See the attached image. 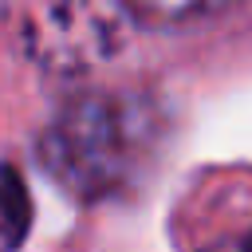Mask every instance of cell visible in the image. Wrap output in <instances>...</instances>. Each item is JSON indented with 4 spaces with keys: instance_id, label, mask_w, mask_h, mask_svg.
Instances as JSON below:
<instances>
[{
    "instance_id": "6da1fadb",
    "label": "cell",
    "mask_w": 252,
    "mask_h": 252,
    "mask_svg": "<svg viewBox=\"0 0 252 252\" xmlns=\"http://www.w3.org/2000/svg\"><path fill=\"white\" fill-rule=\"evenodd\" d=\"M158 142V110L134 94L83 91L39 134L43 173L83 205L118 197L142 177Z\"/></svg>"
},
{
    "instance_id": "7a4b0ae2",
    "label": "cell",
    "mask_w": 252,
    "mask_h": 252,
    "mask_svg": "<svg viewBox=\"0 0 252 252\" xmlns=\"http://www.w3.org/2000/svg\"><path fill=\"white\" fill-rule=\"evenodd\" d=\"M118 0H8V28L24 59L55 75L106 63L126 39Z\"/></svg>"
},
{
    "instance_id": "3957f363",
    "label": "cell",
    "mask_w": 252,
    "mask_h": 252,
    "mask_svg": "<svg viewBox=\"0 0 252 252\" xmlns=\"http://www.w3.org/2000/svg\"><path fill=\"white\" fill-rule=\"evenodd\" d=\"M122 12L138 24H158V28H173V24H189V20H209L228 12L240 0H118Z\"/></svg>"
},
{
    "instance_id": "277c9868",
    "label": "cell",
    "mask_w": 252,
    "mask_h": 252,
    "mask_svg": "<svg viewBox=\"0 0 252 252\" xmlns=\"http://www.w3.org/2000/svg\"><path fill=\"white\" fill-rule=\"evenodd\" d=\"M32 228V201L16 165H0V252H16Z\"/></svg>"
},
{
    "instance_id": "5b68a950",
    "label": "cell",
    "mask_w": 252,
    "mask_h": 252,
    "mask_svg": "<svg viewBox=\"0 0 252 252\" xmlns=\"http://www.w3.org/2000/svg\"><path fill=\"white\" fill-rule=\"evenodd\" d=\"M248 252H252V244H248Z\"/></svg>"
}]
</instances>
